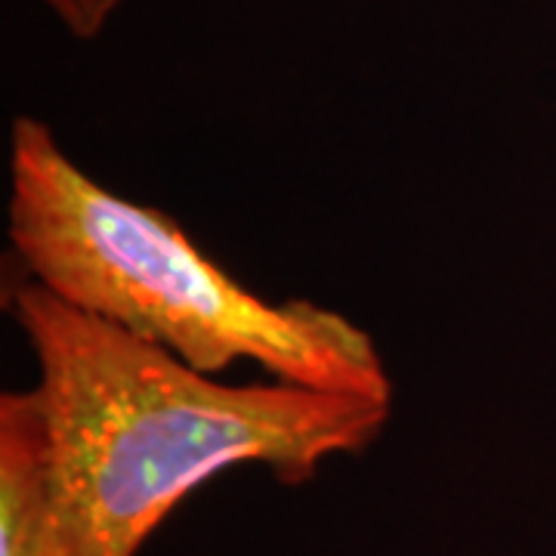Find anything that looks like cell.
Masks as SVG:
<instances>
[{
    "label": "cell",
    "mask_w": 556,
    "mask_h": 556,
    "mask_svg": "<svg viewBox=\"0 0 556 556\" xmlns=\"http://www.w3.org/2000/svg\"><path fill=\"white\" fill-rule=\"evenodd\" d=\"M10 241L53 298L201 375L254 362L300 387L393 399L368 331L309 300L239 285L170 214L105 189L28 115L10 130Z\"/></svg>",
    "instance_id": "cell-2"
},
{
    "label": "cell",
    "mask_w": 556,
    "mask_h": 556,
    "mask_svg": "<svg viewBox=\"0 0 556 556\" xmlns=\"http://www.w3.org/2000/svg\"><path fill=\"white\" fill-rule=\"evenodd\" d=\"M50 13L78 40H93L105 31V25L118 13L124 0H43Z\"/></svg>",
    "instance_id": "cell-3"
},
{
    "label": "cell",
    "mask_w": 556,
    "mask_h": 556,
    "mask_svg": "<svg viewBox=\"0 0 556 556\" xmlns=\"http://www.w3.org/2000/svg\"><path fill=\"white\" fill-rule=\"evenodd\" d=\"M50 415V495L13 556H137L182 497L241 464L306 482L383 433L393 399L288 380L223 383L161 346L53 298L13 288Z\"/></svg>",
    "instance_id": "cell-1"
}]
</instances>
